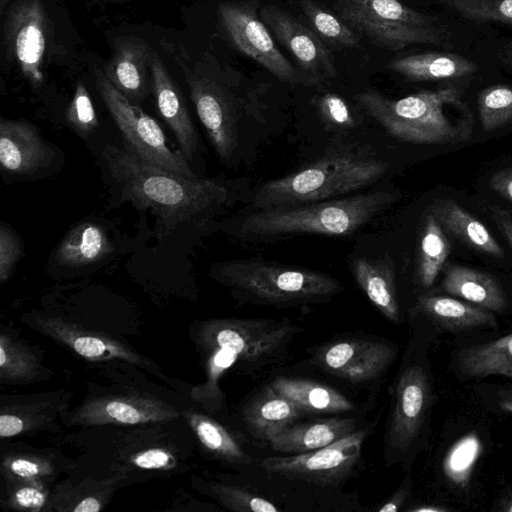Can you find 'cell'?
<instances>
[{"label": "cell", "mask_w": 512, "mask_h": 512, "mask_svg": "<svg viewBox=\"0 0 512 512\" xmlns=\"http://www.w3.org/2000/svg\"><path fill=\"white\" fill-rule=\"evenodd\" d=\"M60 436L73 451L70 473L108 478L122 475L130 484L186 474L196 468L195 436L182 416L138 425H97Z\"/></svg>", "instance_id": "obj_1"}, {"label": "cell", "mask_w": 512, "mask_h": 512, "mask_svg": "<svg viewBox=\"0 0 512 512\" xmlns=\"http://www.w3.org/2000/svg\"><path fill=\"white\" fill-rule=\"evenodd\" d=\"M103 158L120 198L153 214L159 238L181 226H204L231 204L232 193L224 183L172 173L125 146L106 145Z\"/></svg>", "instance_id": "obj_2"}, {"label": "cell", "mask_w": 512, "mask_h": 512, "mask_svg": "<svg viewBox=\"0 0 512 512\" xmlns=\"http://www.w3.org/2000/svg\"><path fill=\"white\" fill-rule=\"evenodd\" d=\"M364 111L394 138L414 144H458L468 141L474 117L456 87L424 90L390 99L367 89L354 96Z\"/></svg>", "instance_id": "obj_3"}, {"label": "cell", "mask_w": 512, "mask_h": 512, "mask_svg": "<svg viewBox=\"0 0 512 512\" xmlns=\"http://www.w3.org/2000/svg\"><path fill=\"white\" fill-rule=\"evenodd\" d=\"M101 369L114 383H89L82 402L63 416V426L138 425L171 420L182 416V409L192 403L187 395L150 382L136 366Z\"/></svg>", "instance_id": "obj_4"}, {"label": "cell", "mask_w": 512, "mask_h": 512, "mask_svg": "<svg viewBox=\"0 0 512 512\" xmlns=\"http://www.w3.org/2000/svg\"><path fill=\"white\" fill-rule=\"evenodd\" d=\"M388 163L371 149L345 146L287 174L263 183L254 193L255 209H270L337 199L379 181Z\"/></svg>", "instance_id": "obj_5"}, {"label": "cell", "mask_w": 512, "mask_h": 512, "mask_svg": "<svg viewBox=\"0 0 512 512\" xmlns=\"http://www.w3.org/2000/svg\"><path fill=\"white\" fill-rule=\"evenodd\" d=\"M396 200L394 192L376 190L301 205L255 209L238 220L236 235L251 241L304 234L347 236Z\"/></svg>", "instance_id": "obj_6"}, {"label": "cell", "mask_w": 512, "mask_h": 512, "mask_svg": "<svg viewBox=\"0 0 512 512\" xmlns=\"http://www.w3.org/2000/svg\"><path fill=\"white\" fill-rule=\"evenodd\" d=\"M211 276L243 303L276 308L325 303L343 291L319 270L254 258L213 264Z\"/></svg>", "instance_id": "obj_7"}, {"label": "cell", "mask_w": 512, "mask_h": 512, "mask_svg": "<svg viewBox=\"0 0 512 512\" xmlns=\"http://www.w3.org/2000/svg\"><path fill=\"white\" fill-rule=\"evenodd\" d=\"M338 16L374 46L399 51L413 44H441L435 19L399 0H331Z\"/></svg>", "instance_id": "obj_8"}, {"label": "cell", "mask_w": 512, "mask_h": 512, "mask_svg": "<svg viewBox=\"0 0 512 512\" xmlns=\"http://www.w3.org/2000/svg\"><path fill=\"white\" fill-rule=\"evenodd\" d=\"M22 321L31 329L100 367L131 364L153 374L183 394L188 390L189 385L167 376L154 360L140 353L122 336L56 314L31 313L24 315Z\"/></svg>", "instance_id": "obj_9"}, {"label": "cell", "mask_w": 512, "mask_h": 512, "mask_svg": "<svg viewBox=\"0 0 512 512\" xmlns=\"http://www.w3.org/2000/svg\"><path fill=\"white\" fill-rule=\"evenodd\" d=\"M302 328L264 318H211L191 325L195 347L222 346L233 351L241 368H262L283 356Z\"/></svg>", "instance_id": "obj_10"}, {"label": "cell", "mask_w": 512, "mask_h": 512, "mask_svg": "<svg viewBox=\"0 0 512 512\" xmlns=\"http://www.w3.org/2000/svg\"><path fill=\"white\" fill-rule=\"evenodd\" d=\"M209 141L224 164L236 158L246 104L227 81L201 68L189 67L175 56Z\"/></svg>", "instance_id": "obj_11"}, {"label": "cell", "mask_w": 512, "mask_h": 512, "mask_svg": "<svg viewBox=\"0 0 512 512\" xmlns=\"http://www.w3.org/2000/svg\"><path fill=\"white\" fill-rule=\"evenodd\" d=\"M97 90L119 129L124 145L142 160L172 173L198 177L180 150H173L159 124L126 98L100 69L94 70Z\"/></svg>", "instance_id": "obj_12"}, {"label": "cell", "mask_w": 512, "mask_h": 512, "mask_svg": "<svg viewBox=\"0 0 512 512\" xmlns=\"http://www.w3.org/2000/svg\"><path fill=\"white\" fill-rule=\"evenodd\" d=\"M257 8L254 2H224L219 5V22L229 43L280 81L318 86L278 49Z\"/></svg>", "instance_id": "obj_13"}, {"label": "cell", "mask_w": 512, "mask_h": 512, "mask_svg": "<svg viewBox=\"0 0 512 512\" xmlns=\"http://www.w3.org/2000/svg\"><path fill=\"white\" fill-rule=\"evenodd\" d=\"M431 402L428 375L412 363L399 371L391 391V405L384 435L387 466L403 461L423 429Z\"/></svg>", "instance_id": "obj_14"}, {"label": "cell", "mask_w": 512, "mask_h": 512, "mask_svg": "<svg viewBox=\"0 0 512 512\" xmlns=\"http://www.w3.org/2000/svg\"><path fill=\"white\" fill-rule=\"evenodd\" d=\"M367 434L368 428L359 427L344 438L310 452L268 456L260 461V466L269 474L287 479L336 486L356 467Z\"/></svg>", "instance_id": "obj_15"}, {"label": "cell", "mask_w": 512, "mask_h": 512, "mask_svg": "<svg viewBox=\"0 0 512 512\" xmlns=\"http://www.w3.org/2000/svg\"><path fill=\"white\" fill-rule=\"evenodd\" d=\"M395 345L371 336H345L327 342L312 353V362L321 370L352 384L370 383L392 365Z\"/></svg>", "instance_id": "obj_16"}, {"label": "cell", "mask_w": 512, "mask_h": 512, "mask_svg": "<svg viewBox=\"0 0 512 512\" xmlns=\"http://www.w3.org/2000/svg\"><path fill=\"white\" fill-rule=\"evenodd\" d=\"M49 24L41 0H16L4 24L7 57L33 85L43 80V64L49 39Z\"/></svg>", "instance_id": "obj_17"}, {"label": "cell", "mask_w": 512, "mask_h": 512, "mask_svg": "<svg viewBox=\"0 0 512 512\" xmlns=\"http://www.w3.org/2000/svg\"><path fill=\"white\" fill-rule=\"evenodd\" d=\"M73 391L57 389L31 394L0 395L2 440L61 431L62 418L70 410Z\"/></svg>", "instance_id": "obj_18"}, {"label": "cell", "mask_w": 512, "mask_h": 512, "mask_svg": "<svg viewBox=\"0 0 512 512\" xmlns=\"http://www.w3.org/2000/svg\"><path fill=\"white\" fill-rule=\"evenodd\" d=\"M259 15L277 41L292 54L299 69L317 85L336 77L330 48L310 27L273 5L261 7Z\"/></svg>", "instance_id": "obj_19"}, {"label": "cell", "mask_w": 512, "mask_h": 512, "mask_svg": "<svg viewBox=\"0 0 512 512\" xmlns=\"http://www.w3.org/2000/svg\"><path fill=\"white\" fill-rule=\"evenodd\" d=\"M74 467L73 458L55 447L39 448L21 442L2 447V481L44 483L53 487L62 474H69Z\"/></svg>", "instance_id": "obj_20"}, {"label": "cell", "mask_w": 512, "mask_h": 512, "mask_svg": "<svg viewBox=\"0 0 512 512\" xmlns=\"http://www.w3.org/2000/svg\"><path fill=\"white\" fill-rule=\"evenodd\" d=\"M55 156L53 147L26 120H0V163L4 171L31 175L47 167Z\"/></svg>", "instance_id": "obj_21"}, {"label": "cell", "mask_w": 512, "mask_h": 512, "mask_svg": "<svg viewBox=\"0 0 512 512\" xmlns=\"http://www.w3.org/2000/svg\"><path fill=\"white\" fill-rule=\"evenodd\" d=\"M150 72L157 109L174 134L180 151L191 162L199 151V136L179 86L155 51Z\"/></svg>", "instance_id": "obj_22"}, {"label": "cell", "mask_w": 512, "mask_h": 512, "mask_svg": "<svg viewBox=\"0 0 512 512\" xmlns=\"http://www.w3.org/2000/svg\"><path fill=\"white\" fill-rule=\"evenodd\" d=\"M130 485L122 475L95 478L69 473L54 484L46 512H99L109 504L116 491Z\"/></svg>", "instance_id": "obj_23"}, {"label": "cell", "mask_w": 512, "mask_h": 512, "mask_svg": "<svg viewBox=\"0 0 512 512\" xmlns=\"http://www.w3.org/2000/svg\"><path fill=\"white\" fill-rule=\"evenodd\" d=\"M153 51L141 38L120 36L115 40L112 55L104 67L109 81L134 104L146 96L147 72Z\"/></svg>", "instance_id": "obj_24"}, {"label": "cell", "mask_w": 512, "mask_h": 512, "mask_svg": "<svg viewBox=\"0 0 512 512\" xmlns=\"http://www.w3.org/2000/svg\"><path fill=\"white\" fill-rule=\"evenodd\" d=\"M354 418L330 417L313 422L293 423L271 435L273 451L286 454L310 452L334 443L358 429Z\"/></svg>", "instance_id": "obj_25"}, {"label": "cell", "mask_w": 512, "mask_h": 512, "mask_svg": "<svg viewBox=\"0 0 512 512\" xmlns=\"http://www.w3.org/2000/svg\"><path fill=\"white\" fill-rule=\"evenodd\" d=\"M352 273L358 286L389 321L399 323L400 306L396 287L395 265L388 254L379 257H357L352 262Z\"/></svg>", "instance_id": "obj_26"}, {"label": "cell", "mask_w": 512, "mask_h": 512, "mask_svg": "<svg viewBox=\"0 0 512 512\" xmlns=\"http://www.w3.org/2000/svg\"><path fill=\"white\" fill-rule=\"evenodd\" d=\"M182 415L203 455L229 466H248L253 462L233 434L211 414L191 403L182 409Z\"/></svg>", "instance_id": "obj_27"}, {"label": "cell", "mask_w": 512, "mask_h": 512, "mask_svg": "<svg viewBox=\"0 0 512 512\" xmlns=\"http://www.w3.org/2000/svg\"><path fill=\"white\" fill-rule=\"evenodd\" d=\"M42 352L19 337L9 327L0 329V383L27 385L47 381L53 376Z\"/></svg>", "instance_id": "obj_28"}, {"label": "cell", "mask_w": 512, "mask_h": 512, "mask_svg": "<svg viewBox=\"0 0 512 512\" xmlns=\"http://www.w3.org/2000/svg\"><path fill=\"white\" fill-rule=\"evenodd\" d=\"M304 414L269 384L255 394L242 408V418L249 433L258 441L268 438L295 423Z\"/></svg>", "instance_id": "obj_29"}, {"label": "cell", "mask_w": 512, "mask_h": 512, "mask_svg": "<svg viewBox=\"0 0 512 512\" xmlns=\"http://www.w3.org/2000/svg\"><path fill=\"white\" fill-rule=\"evenodd\" d=\"M442 288L445 292L491 312L504 310L505 293L492 275L466 266L445 264Z\"/></svg>", "instance_id": "obj_30"}, {"label": "cell", "mask_w": 512, "mask_h": 512, "mask_svg": "<svg viewBox=\"0 0 512 512\" xmlns=\"http://www.w3.org/2000/svg\"><path fill=\"white\" fill-rule=\"evenodd\" d=\"M386 68L409 81H437L467 77L477 65L459 54L426 52L393 59Z\"/></svg>", "instance_id": "obj_31"}, {"label": "cell", "mask_w": 512, "mask_h": 512, "mask_svg": "<svg viewBox=\"0 0 512 512\" xmlns=\"http://www.w3.org/2000/svg\"><path fill=\"white\" fill-rule=\"evenodd\" d=\"M304 414L336 415L355 409L353 402L327 385L298 378L279 377L269 384Z\"/></svg>", "instance_id": "obj_32"}, {"label": "cell", "mask_w": 512, "mask_h": 512, "mask_svg": "<svg viewBox=\"0 0 512 512\" xmlns=\"http://www.w3.org/2000/svg\"><path fill=\"white\" fill-rule=\"evenodd\" d=\"M428 211L446 233L464 244L496 258L504 257L503 249L483 223L453 200L437 199Z\"/></svg>", "instance_id": "obj_33"}, {"label": "cell", "mask_w": 512, "mask_h": 512, "mask_svg": "<svg viewBox=\"0 0 512 512\" xmlns=\"http://www.w3.org/2000/svg\"><path fill=\"white\" fill-rule=\"evenodd\" d=\"M414 309L437 325L454 331L497 326L491 311L449 296L421 295Z\"/></svg>", "instance_id": "obj_34"}, {"label": "cell", "mask_w": 512, "mask_h": 512, "mask_svg": "<svg viewBox=\"0 0 512 512\" xmlns=\"http://www.w3.org/2000/svg\"><path fill=\"white\" fill-rule=\"evenodd\" d=\"M113 251L106 230L94 222H83L73 227L60 242L56 262L67 268H82L106 258Z\"/></svg>", "instance_id": "obj_35"}, {"label": "cell", "mask_w": 512, "mask_h": 512, "mask_svg": "<svg viewBox=\"0 0 512 512\" xmlns=\"http://www.w3.org/2000/svg\"><path fill=\"white\" fill-rule=\"evenodd\" d=\"M451 252L446 232L428 210L422 222L416 251L415 279L422 288L432 286Z\"/></svg>", "instance_id": "obj_36"}, {"label": "cell", "mask_w": 512, "mask_h": 512, "mask_svg": "<svg viewBox=\"0 0 512 512\" xmlns=\"http://www.w3.org/2000/svg\"><path fill=\"white\" fill-rule=\"evenodd\" d=\"M457 367L469 378L512 377V334L463 349L457 356Z\"/></svg>", "instance_id": "obj_37"}, {"label": "cell", "mask_w": 512, "mask_h": 512, "mask_svg": "<svg viewBox=\"0 0 512 512\" xmlns=\"http://www.w3.org/2000/svg\"><path fill=\"white\" fill-rule=\"evenodd\" d=\"M192 486L200 493L209 496L224 509L234 512H278L282 508L245 488L220 480L204 479L193 475Z\"/></svg>", "instance_id": "obj_38"}, {"label": "cell", "mask_w": 512, "mask_h": 512, "mask_svg": "<svg viewBox=\"0 0 512 512\" xmlns=\"http://www.w3.org/2000/svg\"><path fill=\"white\" fill-rule=\"evenodd\" d=\"M300 7L310 28L330 49L343 50L360 47V35L339 16H335L315 0H300Z\"/></svg>", "instance_id": "obj_39"}, {"label": "cell", "mask_w": 512, "mask_h": 512, "mask_svg": "<svg viewBox=\"0 0 512 512\" xmlns=\"http://www.w3.org/2000/svg\"><path fill=\"white\" fill-rule=\"evenodd\" d=\"M481 451V441L475 433L460 438L452 445L443 460L445 476L454 485L466 487Z\"/></svg>", "instance_id": "obj_40"}, {"label": "cell", "mask_w": 512, "mask_h": 512, "mask_svg": "<svg viewBox=\"0 0 512 512\" xmlns=\"http://www.w3.org/2000/svg\"><path fill=\"white\" fill-rule=\"evenodd\" d=\"M477 108L483 131L492 132L512 122V87L494 85L481 90Z\"/></svg>", "instance_id": "obj_41"}, {"label": "cell", "mask_w": 512, "mask_h": 512, "mask_svg": "<svg viewBox=\"0 0 512 512\" xmlns=\"http://www.w3.org/2000/svg\"><path fill=\"white\" fill-rule=\"evenodd\" d=\"M1 505L9 510L46 512L52 486L24 481H2Z\"/></svg>", "instance_id": "obj_42"}, {"label": "cell", "mask_w": 512, "mask_h": 512, "mask_svg": "<svg viewBox=\"0 0 512 512\" xmlns=\"http://www.w3.org/2000/svg\"><path fill=\"white\" fill-rule=\"evenodd\" d=\"M473 21H496L512 25V0H441Z\"/></svg>", "instance_id": "obj_43"}, {"label": "cell", "mask_w": 512, "mask_h": 512, "mask_svg": "<svg viewBox=\"0 0 512 512\" xmlns=\"http://www.w3.org/2000/svg\"><path fill=\"white\" fill-rule=\"evenodd\" d=\"M69 124L81 133H89L98 126V119L89 93L82 81H78L71 103L66 111Z\"/></svg>", "instance_id": "obj_44"}, {"label": "cell", "mask_w": 512, "mask_h": 512, "mask_svg": "<svg viewBox=\"0 0 512 512\" xmlns=\"http://www.w3.org/2000/svg\"><path fill=\"white\" fill-rule=\"evenodd\" d=\"M23 256V245L16 232L4 222L0 226V283L12 276Z\"/></svg>", "instance_id": "obj_45"}, {"label": "cell", "mask_w": 512, "mask_h": 512, "mask_svg": "<svg viewBox=\"0 0 512 512\" xmlns=\"http://www.w3.org/2000/svg\"><path fill=\"white\" fill-rule=\"evenodd\" d=\"M320 114L324 121L336 128L355 127V119L346 101L335 93H326L318 101Z\"/></svg>", "instance_id": "obj_46"}, {"label": "cell", "mask_w": 512, "mask_h": 512, "mask_svg": "<svg viewBox=\"0 0 512 512\" xmlns=\"http://www.w3.org/2000/svg\"><path fill=\"white\" fill-rule=\"evenodd\" d=\"M490 188L512 202V166L495 172L489 180Z\"/></svg>", "instance_id": "obj_47"}, {"label": "cell", "mask_w": 512, "mask_h": 512, "mask_svg": "<svg viewBox=\"0 0 512 512\" xmlns=\"http://www.w3.org/2000/svg\"><path fill=\"white\" fill-rule=\"evenodd\" d=\"M411 492V480L407 475L398 489L377 509L378 512H396L401 509Z\"/></svg>", "instance_id": "obj_48"}, {"label": "cell", "mask_w": 512, "mask_h": 512, "mask_svg": "<svg viewBox=\"0 0 512 512\" xmlns=\"http://www.w3.org/2000/svg\"><path fill=\"white\" fill-rule=\"evenodd\" d=\"M488 210L493 221L512 248V211L489 205Z\"/></svg>", "instance_id": "obj_49"}, {"label": "cell", "mask_w": 512, "mask_h": 512, "mask_svg": "<svg viewBox=\"0 0 512 512\" xmlns=\"http://www.w3.org/2000/svg\"><path fill=\"white\" fill-rule=\"evenodd\" d=\"M498 510L512 512V489L507 490L498 501Z\"/></svg>", "instance_id": "obj_50"}, {"label": "cell", "mask_w": 512, "mask_h": 512, "mask_svg": "<svg viewBox=\"0 0 512 512\" xmlns=\"http://www.w3.org/2000/svg\"><path fill=\"white\" fill-rule=\"evenodd\" d=\"M501 58L504 63L512 67V42L504 47Z\"/></svg>", "instance_id": "obj_51"}, {"label": "cell", "mask_w": 512, "mask_h": 512, "mask_svg": "<svg viewBox=\"0 0 512 512\" xmlns=\"http://www.w3.org/2000/svg\"><path fill=\"white\" fill-rule=\"evenodd\" d=\"M499 405L503 411L512 413V393L502 398Z\"/></svg>", "instance_id": "obj_52"}, {"label": "cell", "mask_w": 512, "mask_h": 512, "mask_svg": "<svg viewBox=\"0 0 512 512\" xmlns=\"http://www.w3.org/2000/svg\"><path fill=\"white\" fill-rule=\"evenodd\" d=\"M410 511L413 512H441L446 511L445 508L439 507V506H429V507H418V508H412Z\"/></svg>", "instance_id": "obj_53"}, {"label": "cell", "mask_w": 512, "mask_h": 512, "mask_svg": "<svg viewBox=\"0 0 512 512\" xmlns=\"http://www.w3.org/2000/svg\"><path fill=\"white\" fill-rule=\"evenodd\" d=\"M6 1H7V0H1V9H2V10H3V8H4V4H5V2H6Z\"/></svg>", "instance_id": "obj_54"}, {"label": "cell", "mask_w": 512, "mask_h": 512, "mask_svg": "<svg viewBox=\"0 0 512 512\" xmlns=\"http://www.w3.org/2000/svg\"><path fill=\"white\" fill-rule=\"evenodd\" d=\"M109 1H121V0H109Z\"/></svg>", "instance_id": "obj_55"}]
</instances>
